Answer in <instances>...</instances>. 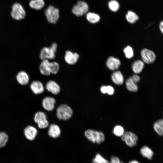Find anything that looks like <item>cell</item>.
Listing matches in <instances>:
<instances>
[{
    "mask_svg": "<svg viewBox=\"0 0 163 163\" xmlns=\"http://www.w3.org/2000/svg\"><path fill=\"white\" fill-rule=\"evenodd\" d=\"M126 19L130 23L133 24L139 19L138 15L134 12L130 10L127 11L126 15Z\"/></svg>",
    "mask_w": 163,
    "mask_h": 163,
    "instance_id": "obj_24",
    "label": "cell"
},
{
    "mask_svg": "<svg viewBox=\"0 0 163 163\" xmlns=\"http://www.w3.org/2000/svg\"><path fill=\"white\" fill-rule=\"evenodd\" d=\"M86 17L87 21L92 24H95L98 22L100 19V17L99 15L93 12L87 13Z\"/></svg>",
    "mask_w": 163,
    "mask_h": 163,
    "instance_id": "obj_23",
    "label": "cell"
},
{
    "mask_svg": "<svg viewBox=\"0 0 163 163\" xmlns=\"http://www.w3.org/2000/svg\"><path fill=\"white\" fill-rule=\"evenodd\" d=\"M153 128L155 132L160 136H163V119L155 121L153 125Z\"/></svg>",
    "mask_w": 163,
    "mask_h": 163,
    "instance_id": "obj_22",
    "label": "cell"
},
{
    "mask_svg": "<svg viewBox=\"0 0 163 163\" xmlns=\"http://www.w3.org/2000/svg\"><path fill=\"white\" fill-rule=\"evenodd\" d=\"M159 27L161 33L163 34V20L160 22L159 24Z\"/></svg>",
    "mask_w": 163,
    "mask_h": 163,
    "instance_id": "obj_37",
    "label": "cell"
},
{
    "mask_svg": "<svg viewBox=\"0 0 163 163\" xmlns=\"http://www.w3.org/2000/svg\"><path fill=\"white\" fill-rule=\"evenodd\" d=\"M45 14L48 22L51 24H55L59 18V11L52 5L48 7L45 11Z\"/></svg>",
    "mask_w": 163,
    "mask_h": 163,
    "instance_id": "obj_4",
    "label": "cell"
},
{
    "mask_svg": "<svg viewBox=\"0 0 163 163\" xmlns=\"http://www.w3.org/2000/svg\"><path fill=\"white\" fill-rule=\"evenodd\" d=\"M89 7L85 2L79 1L74 5L72 9L73 13L77 16H81L87 13Z\"/></svg>",
    "mask_w": 163,
    "mask_h": 163,
    "instance_id": "obj_6",
    "label": "cell"
},
{
    "mask_svg": "<svg viewBox=\"0 0 163 163\" xmlns=\"http://www.w3.org/2000/svg\"><path fill=\"white\" fill-rule=\"evenodd\" d=\"M93 163H109V161L103 157L100 154L97 153L92 159Z\"/></svg>",
    "mask_w": 163,
    "mask_h": 163,
    "instance_id": "obj_30",
    "label": "cell"
},
{
    "mask_svg": "<svg viewBox=\"0 0 163 163\" xmlns=\"http://www.w3.org/2000/svg\"><path fill=\"white\" fill-rule=\"evenodd\" d=\"M109 163H123V162L121 161L117 157L113 156L111 157L110 161H109Z\"/></svg>",
    "mask_w": 163,
    "mask_h": 163,
    "instance_id": "obj_33",
    "label": "cell"
},
{
    "mask_svg": "<svg viewBox=\"0 0 163 163\" xmlns=\"http://www.w3.org/2000/svg\"><path fill=\"white\" fill-rule=\"evenodd\" d=\"M56 110V116L60 120H68L73 114V110L71 108L66 104H62L59 106Z\"/></svg>",
    "mask_w": 163,
    "mask_h": 163,
    "instance_id": "obj_2",
    "label": "cell"
},
{
    "mask_svg": "<svg viewBox=\"0 0 163 163\" xmlns=\"http://www.w3.org/2000/svg\"><path fill=\"white\" fill-rule=\"evenodd\" d=\"M30 87L31 91L35 94H41L44 90V88L43 83L39 81L32 82L30 84Z\"/></svg>",
    "mask_w": 163,
    "mask_h": 163,
    "instance_id": "obj_15",
    "label": "cell"
},
{
    "mask_svg": "<svg viewBox=\"0 0 163 163\" xmlns=\"http://www.w3.org/2000/svg\"><path fill=\"white\" fill-rule=\"evenodd\" d=\"M61 133V129L58 125L55 124L50 125L48 130V134L50 137L56 138L60 136Z\"/></svg>",
    "mask_w": 163,
    "mask_h": 163,
    "instance_id": "obj_16",
    "label": "cell"
},
{
    "mask_svg": "<svg viewBox=\"0 0 163 163\" xmlns=\"http://www.w3.org/2000/svg\"><path fill=\"white\" fill-rule=\"evenodd\" d=\"M144 66V63L142 60H137L134 61L132 65V68L133 72L135 74L141 73Z\"/></svg>",
    "mask_w": 163,
    "mask_h": 163,
    "instance_id": "obj_20",
    "label": "cell"
},
{
    "mask_svg": "<svg viewBox=\"0 0 163 163\" xmlns=\"http://www.w3.org/2000/svg\"><path fill=\"white\" fill-rule=\"evenodd\" d=\"M56 102V100L54 97L47 96L44 97L42 100V105L44 109L50 111L54 109Z\"/></svg>",
    "mask_w": 163,
    "mask_h": 163,
    "instance_id": "obj_11",
    "label": "cell"
},
{
    "mask_svg": "<svg viewBox=\"0 0 163 163\" xmlns=\"http://www.w3.org/2000/svg\"><path fill=\"white\" fill-rule=\"evenodd\" d=\"M50 62L49 60H42L39 66L40 71L42 75L48 76L50 74L49 69Z\"/></svg>",
    "mask_w": 163,
    "mask_h": 163,
    "instance_id": "obj_19",
    "label": "cell"
},
{
    "mask_svg": "<svg viewBox=\"0 0 163 163\" xmlns=\"http://www.w3.org/2000/svg\"><path fill=\"white\" fill-rule=\"evenodd\" d=\"M79 57V55L77 53L67 50L65 52L64 59L67 63L72 65L77 62Z\"/></svg>",
    "mask_w": 163,
    "mask_h": 163,
    "instance_id": "obj_10",
    "label": "cell"
},
{
    "mask_svg": "<svg viewBox=\"0 0 163 163\" xmlns=\"http://www.w3.org/2000/svg\"><path fill=\"white\" fill-rule=\"evenodd\" d=\"M130 77L133 81L136 84L139 82L140 80V77L136 74L133 75Z\"/></svg>",
    "mask_w": 163,
    "mask_h": 163,
    "instance_id": "obj_35",
    "label": "cell"
},
{
    "mask_svg": "<svg viewBox=\"0 0 163 163\" xmlns=\"http://www.w3.org/2000/svg\"><path fill=\"white\" fill-rule=\"evenodd\" d=\"M141 55L142 60L146 64H150L153 62L156 59V55L152 50L144 48L141 51Z\"/></svg>",
    "mask_w": 163,
    "mask_h": 163,
    "instance_id": "obj_9",
    "label": "cell"
},
{
    "mask_svg": "<svg viewBox=\"0 0 163 163\" xmlns=\"http://www.w3.org/2000/svg\"><path fill=\"white\" fill-rule=\"evenodd\" d=\"M16 79L18 83L22 85H27L29 81L28 75L24 71H21L18 73L16 76Z\"/></svg>",
    "mask_w": 163,
    "mask_h": 163,
    "instance_id": "obj_17",
    "label": "cell"
},
{
    "mask_svg": "<svg viewBox=\"0 0 163 163\" xmlns=\"http://www.w3.org/2000/svg\"><path fill=\"white\" fill-rule=\"evenodd\" d=\"M46 89L52 94L56 95L58 94L60 91V88L59 84L55 81L50 80L46 84Z\"/></svg>",
    "mask_w": 163,
    "mask_h": 163,
    "instance_id": "obj_13",
    "label": "cell"
},
{
    "mask_svg": "<svg viewBox=\"0 0 163 163\" xmlns=\"http://www.w3.org/2000/svg\"><path fill=\"white\" fill-rule=\"evenodd\" d=\"M109 9L112 11L115 12L117 11L120 8V4L116 0H111L108 3Z\"/></svg>",
    "mask_w": 163,
    "mask_h": 163,
    "instance_id": "obj_28",
    "label": "cell"
},
{
    "mask_svg": "<svg viewBox=\"0 0 163 163\" xmlns=\"http://www.w3.org/2000/svg\"><path fill=\"white\" fill-rule=\"evenodd\" d=\"M85 135L88 139L93 143L100 144L105 140V136L103 132L91 129L87 130Z\"/></svg>",
    "mask_w": 163,
    "mask_h": 163,
    "instance_id": "obj_1",
    "label": "cell"
},
{
    "mask_svg": "<svg viewBox=\"0 0 163 163\" xmlns=\"http://www.w3.org/2000/svg\"><path fill=\"white\" fill-rule=\"evenodd\" d=\"M30 7L36 10H40L42 9L45 5L43 0H31L29 2Z\"/></svg>",
    "mask_w": 163,
    "mask_h": 163,
    "instance_id": "obj_26",
    "label": "cell"
},
{
    "mask_svg": "<svg viewBox=\"0 0 163 163\" xmlns=\"http://www.w3.org/2000/svg\"><path fill=\"white\" fill-rule=\"evenodd\" d=\"M124 132L123 128L122 126L119 125H117L115 126L113 131V134L118 137H121Z\"/></svg>",
    "mask_w": 163,
    "mask_h": 163,
    "instance_id": "obj_31",
    "label": "cell"
},
{
    "mask_svg": "<svg viewBox=\"0 0 163 163\" xmlns=\"http://www.w3.org/2000/svg\"><path fill=\"white\" fill-rule=\"evenodd\" d=\"M125 56L128 59H131L133 57L134 52L132 47L129 46L126 47L123 50Z\"/></svg>",
    "mask_w": 163,
    "mask_h": 163,
    "instance_id": "obj_32",
    "label": "cell"
},
{
    "mask_svg": "<svg viewBox=\"0 0 163 163\" xmlns=\"http://www.w3.org/2000/svg\"><path fill=\"white\" fill-rule=\"evenodd\" d=\"M128 163H139L138 161L136 160H133L130 161Z\"/></svg>",
    "mask_w": 163,
    "mask_h": 163,
    "instance_id": "obj_38",
    "label": "cell"
},
{
    "mask_svg": "<svg viewBox=\"0 0 163 163\" xmlns=\"http://www.w3.org/2000/svg\"><path fill=\"white\" fill-rule=\"evenodd\" d=\"M34 120L40 129L45 128L49 125L46 115L43 112L38 111L36 113L34 116Z\"/></svg>",
    "mask_w": 163,
    "mask_h": 163,
    "instance_id": "obj_8",
    "label": "cell"
},
{
    "mask_svg": "<svg viewBox=\"0 0 163 163\" xmlns=\"http://www.w3.org/2000/svg\"><path fill=\"white\" fill-rule=\"evenodd\" d=\"M114 92V88L111 85L107 86L106 93L109 95H112Z\"/></svg>",
    "mask_w": 163,
    "mask_h": 163,
    "instance_id": "obj_34",
    "label": "cell"
},
{
    "mask_svg": "<svg viewBox=\"0 0 163 163\" xmlns=\"http://www.w3.org/2000/svg\"><path fill=\"white\" fill-rule=\"evenodd\" d=\"M24 132L26 139L32 141L35 138L38 131L34 127L32 126H28L24 128Z\"/></svg>",
    "mask_w": 163,
    "mask_h": 163,
    "instance_id": "obj_12",
    "label": "cell"
},
{
    "mask_svg": "<svg viewBox=\"0 0 163 163\" xmlns=\"http://www.w3.org/2000/svg\"><path fill=\"white\" fill-rule=\"evenodd\" d=\"M121 139L127 146L133 147L137 145L138 137L133 133L126 131L122 136Z\"/></svg>",
    "mask_w": 163,
    "mask_h": 163,
    "instance_id": "obj_7",
    "label": "cell"
},
{
    "mask_svg": "<svg viewBox=\"0 0 163 163\" xmlns=\"http://www.w3.org/2000/svg\"><path fill=\"white\" fill-rule=\"evenodd\" d=\"M120 64V61L119 59L112 56L109 57L106 62L107 67L112 71L118 69Z\"/></svg>",
    "mask_w": 163,
    "mask_h": 163,
    "instance_id": "obj_14",
    "label": "cell"
},
{
    "mask_svg": "<svg viewBox=\"0 0 163 163\" xmlns=\"http://www.w3.org/2000/svg\"><path fill=\"white\" fill-rule=\"evenodd\" d=\"M49 69L51 74H56L59 70V65L58 63L56 62H50Z\"/></svg>",
    "mask_w": 163,
    "mask_h": 163,
    "instance_id": "obj_29",
    "label": "cell"
},
{
    "mask_svg": "<svg viewBox=\"0 0 163 163\" xmlns=\"http://www.w3.org/2000/svg\"><path fill=\"white\" fill-rule=\"evenodd\" d=\"M57 48V45L53 43L50 47H44L41 50L40 58L42 60L53 59L55 57V54Z\"/></svg>",
    "mask_w": 163,
    "mask_h": 163,
    "instance_id": "obj_3",
    "label": "cell"
},
{
    "mask_svg": "<svg viewBox=\"0 0 163 163\" xmlns=\"http://www.w3.org/2000/svg\"><path fill=\"white\" fill-rule=\"evenodd\" d=\"M140 153L145 158L149 160H151L154 155V152L149 147L145 145L140 149Z\"/></svg>",
    "mask_w": 163,
    "mask_h": 163,
    "instance_id": "obj_21",
    "label": "cell"
},
{
    "mask_svg": "<svg viewBox=\"0 0 163 163\" xmlns=\"http://www.w3.org/2000/svg\"><path fill=\"white\" fill-rule=\"evenodd\" d=\"M126 85L127 89L130 91L135 92L138 91V87L136 83L133 81L130 77L126 80Z\"/></svg>",
    "mask_w": 163,
    "mask_h": 163,
    "instance_id": "obj_25",
    "label": "cell"
},
{
    "mask_svg": "<svg viewBox=\"0 0 163 163\" xmlns=\"http://www.w3.org/2000/svg\"><path fill=\"white\" fill-rule=\"evenodd\" d=\"M9 139L8 135L5 132L0 131V149L5 147L7 144Z\"/></svg>",
    "mask_w": 163,
    "mask_h": 163,
    "instance_id": "obj_27",
    "label": "cell"
},
{
    "mask_svg": "<svg viewBox=\"0 0 163 163\" xmlns=\"http://www.w3.org/2000/svg\"></svg>",
    "mask_w": 163,
    "mask_h": 163,
    "instance_id": "obj_39",
    "label": "cell"
},
{
    "mask_svg": "<svg viewBox=\"0 0 163 163\" xmlns=\"http://www.w3.org/2000/svg\"><path fill=\"white\" fill-rule=\"evenodd\" d=\"M101 92L103 94L106 93L107 86L105 85L102 86L100 88Z\"/></svg>",
    "mask_w": 163,
    "mask_h": 163,
    "instance_id": "obj_36",
    "label": "cell"
},
{
    "mask_svg": "<svg viewBox=\"0 0 163 163\" xmlns=\"http://www.w3.org/2000/svg\"><path fill=\"white\" fill-rule=\"evenodd\" d=\"M26 15L25 11L22 5L18 3L14 4L12 7L11 16L16 20H19L24 18Z\"/></svg>",
    "mask_w": 163,
    "mask_h": 163,
    "instance_id": "obj_5",
    "label": "cell"
},
{
    "mask_svg": "<svg viewBox=\"0 0 163 163\" xmlns=\"http://www.w3.org/2000/svg\"><path fill=\"white\" fill-rule=\"evenodd\" d=\"M113 82L117 85H121L123 83L124 78L123 75L120 71L114 72L111 75Z\"/></svg>",
    "mask_w": 163,
    "mask_h": 163,
    "instance_id": "obj_18",
    "label": "cell"
}]
</instances>
